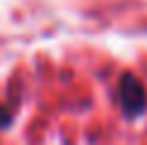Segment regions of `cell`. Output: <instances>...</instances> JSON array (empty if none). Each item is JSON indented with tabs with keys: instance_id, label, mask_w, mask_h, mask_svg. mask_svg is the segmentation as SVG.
I'll list each match as a JSON object with an SVG mask.
<instances>
[{
	"instance_id": "obj_1",
	"label": "cell",
	"mask_w": 147,
	"mask_h": 145,
	"mask_svg": "<svg viewBox=\"0 0 147 145\" xmlns=\"http://www.w3.org/2000/svg\"><path fill=\"white\" fill-rule=\"evenodd\" d=\"M118 104L123 109L125 119H140L147 111V92L145 85L135 75L125 72L118 82Z\"/></svg>"
}]
</instances>
